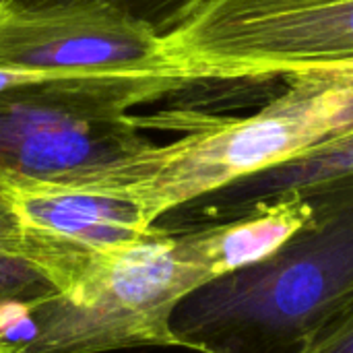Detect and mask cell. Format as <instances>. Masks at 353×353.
<instances>
[{"mask_svg": "<svg viewBox=\"0 0 353 353\" xmlns=\"http://www.w3.org/2000/svg\"><path fill=\"white\" fill-rule=\"evenodd\" d=\"M314 217L316 203L312 196L288 194L256 203L234 217L178 234L186 252L213 281L271 256L292 236L312 223Z\"/></svg>", "mask_w": 353, "mask_h": 353, "instance_id": "ba28073f", "label": "cell"}, {"mask_svg": "<svg viewBox=\"0 0 353 353\" xmlns=\"http://www.w3.org/2000/svg\"><path fill=\"white\" fill-rule=\"evenodd\" d=\"M186 89L165 77H58L0 91V178L56 182L151 141L132 110Z\"/></svg>", "mask_w": 353, "mask_h": 353, "instance_id": "5b68a950", "label": "cell"}, {"mask_svg": "<svg viewBox=\"0 0 353 353\" xmlns=\"http://www.w3.org/2000/svg\"><path fill=\"white\" fill-rule=\"evenodd\" d=\"M0 353H21V347L8 339H2L0 337Z\"/></svg>", "mask_w": 353, "mask_h": 353, "instance_id": "5bb4252c", "label": "cell"}, {"mask_svg": "<svg viewBox=\"0 0 353 353\" xmlns=\"http://www.w3.org/2000/svg\"><path fill=\"white\" fill-rule=\"evenodd\" d=\"M0 68L56 77H163L161 35L110 4L4 10Z\"/></svg>", "mask_w": 353, "mask_h": 353, "instance_id": "8992f818", "label": "cell"}, {"mask_svg": "<svg viewBox=\"0 0 353 353\" xmlns=\"http://www.w3.org/2000/svg\"><path fill=\"white\" fill-rule=\"evenodd\" d=\"M0 201L27 230L89 250L118 248L157 230L134 201L64 182L0 178Z\"/></svg>", "mask_w": 353, "mask_h": 353, "instance_id": "52a82bcc", "label": "cell"}, {"mask_svg": "<svg viewBox=\"0 0 353 353\" xmlns=\"http://www.w3.org/2000/svg\"><path fill=\"white\" fill-rule=\"evenodd\" d=\"M341 72H343V77L347 79V83L353 87V64H347V66H337Z\"/></svg>", "mask_w": 353, "mask_h": 353, "instance_id": "9a60e30c", "label": "cell"}, {"mask_svg": "<svg viewBox=\"0 0 353 353\" xmlns=\"http://www.w3.org/2000/svg\"><path fill=\"white\" fill-rule=\"evenodd\" d=\"M60 294L52 277L33 261L0 248V306L33 304Z\"/></svg>", "mask_w": 353, "mask_h": 353, "instance_id": "8fae6325", "label": "cell"}, {"mask_svg": "<svg viewBox=\"0 0 353 353\" xmlns=\"http://www.w3.org/2000/svg\"><path fill=\"white\" fill-rule=\"evenodd\" d=\"M79 4H110L130 17L151 25L159 35H165L192 0H0V12L4 10H43L56 6H79Z\"/></svg>", "mask_w": 353, "mask_h": 353, "instance_id": "30bf717a", "label": "cell"}, {"mask_svg": "<svg viewBox=\"0 0 353 353\" xmlns=\"http://www.w3.org/2000/svg\"><path fill=\"white\" fill-rule=\"evenodd\" d=\"M353 184V132L319 143L304 155L273 170L246 178L209 199L217 221L234 217L256 203L275 201L288 194H321Z\"/></svg>", "mask_w": 353, "mask_h": 353, "instance_id": "9c48e42d", "label": "cell"}, {"mask_svg": "<svg viewBox=\"0 0 353 353\" xmlns=\"http://www.w3.org/2000/svg\"><path fill=\"white\" fill-rule=\"evenodd\" d=\"M139 128L186 130L180 139L74 174L64 184L114 192L134 201L157 221L246 178L292 161L319 143L353 130V87L339 68L290 79L288 89L252 116L219 118L168 114L134 116Z\"/></svg>", "mask_w": 353, "mask_h": 353, "instance_id": "6da1fadb", "label": "cell"}, {"mask_svg": "<svg viewBox=\"0 0 353 353\" xmlns=\"http://www.w3.org/2000/svg\"><path fill=\"white\" fill-rule=\"evenodd\" d=\"M316 217L271 256L221 275L174 310L178 347L302 353L353 306V184L312 194Z\"/></svg>", "mask_w": 353, "mask_h": 353, "instance_id": "7a4b0ae2", "label": "cell"}, {"mask_svg": "<svg viewBox=\"0 0 353 353\" xmlns=\"http://www.w3.org/2000/svg\"><path fill=\"white\" fill-rule=\"evenodd\" d=\"M302 353H353V306L321 331Z\"/></svg>", "mask_w": 353, "mask_h": 353, "instance_id": "7c38bea8", "label": "cell"}, {"mask_svg": "<svg viewBox=\"0 0 353 353\" xmlns=\"http://www.w3.org/2000/svg\"><path fill=\"white\" fill-rule=\"evenodd\" d=\"M353 64V0H192L161 35V74L186 89Z\"/></svg>", "mask_w": 353, "mask_h": 353, "instance_id": "277c9868", "label": "cell"}, {"mask_svg": "<svg viewBox=\"0 0 353 353\" xmlns=\"http://www.w3.org/2000/svg\"><path fill=\"white\" fill-rule=\"evenodd\" d=\"M43 79H58V77L56 74H41V72L0 68V91H6L10 87H19V85H25V83H33V81H43Z\"/></svg>", "mask_w": 353, "mask_h": 353, "instance_id": "4fadbf2b", "label": "cell"}, {"mask_svg": "<svg viewBox=\"0 0 353 353\" xmlns=\"http://www.w3.org/2000/svg\"><path fill=\"white\" fill-rule=\"evenodd\" d=\"M209 281L180 234L157 228L137 242L99 250L70 292L29 304L21 353L178 347L172 314Z\"/></svg>", "mask_w": 353, "mask_h": 353, "instance_id": "3957f363", "label": "cell"}]
</instances>
